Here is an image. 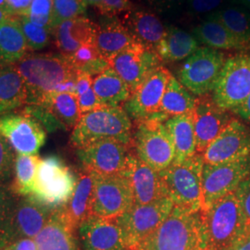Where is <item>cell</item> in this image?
Returning <instances> with one entry per match:
<instances>
[{
    "label": "cell",
    "mask_w": 250,
    "mask_h": 250,
    "mask_svg": "<svg viewBox=\"0 0 250 250\" xmlns=\"http://www.w3.org/2000/svg\"><path fill=\"white\" fill-rule=\"evenodd\" d=\"M123 175L129 179L135 205H145L169 197L160 172L152 169L132 152Z\"/></svg>",
    "instance_id": "cell-19"
},
{
    "label": "cell",
    "mask_w": 250,
    "mask_h": 250,
    "mask_svg": "<svg viewBox=\"0 0 250 250\" xmlns=\"http://www.w3.org/2000/svg\"><path fill=\"white\" fill-rule=\"evenodd\" d=\"M228 250H250V233Z\"/></svg>",
    "instance_id": "cell-52"
},
{
    "label": "cell",
    "mask_w": 250,
    "mask_h": 250,
    "mask_svg": "<svg viewBox=\"0 0 250 250\" xmlns=\"http://www.w3.org/2000/svg\"><path fill=\"white\" fill-rule=\"evenodd\" d=\"M10 16H12V15H9V14H7L5 11H3L2 9H0V21H4V20L9 18Z\"/></svg>",
    "instance_id": "cell-56"
},
{
    "label": "cell",
    "mask_w": 250,
    "mask_h": 250,
    "mask_svg": "<svg viewBox=\"0 0 250 250\" xmlns=\"http://www.w3.org/2000/svg\"><path fill=\"white\" fill-rule=\"evenodd\" d=\"M77 97H78V104L80 108L81 115L102 107V104L98 99L95 91L93 89V86L83 95L77 96Z\"/></svg>",
    "instance_id": "cell-47"
},
{
    "label": "cell",
    "mask_w": 250,
    "mask_h": 250,
    "mask_svg": "<svg viewBox=\"0 0 250 250\" xmlns=\"http://www.w3.org/2000/svg\"><path fill=\"white\" fill-rule=\"evenodd\" d=\"M234 194L239 200L246 226L250 233V174L234 190Z\"/></svg>",
    "instance_id": "cell-43"
},
{
    "label": "cell",
    "mask_w": 250,
    "mask_h": 250,
    "mask_svg": "<svg viewBox=\"0 0 250 250\" xmlns=\"http://www.w3.org/2000/svg\"><path fill=\"white\" fill-rule=\"evenodd\" d=\"M218 20L243 45L250 46V10L229 4L208 15Z\"/></svg>",
    "instance_id": "cell-35"
},
{
    "label": "cell",
    "mask_w": 250,
    "mask_h": 250,
    "mask_svg": "<svg viewBox=\"0 0 250 250\" xmlns=\"http://www.w3.org/2000/svg\"><path fill=\"white\" fill-rule=\"evenodd\" d=\"M0 9H2L3 11H5L7 14L11 15L7 0H0Z\"/></svg>",
    "instance_id": "cell-54"
},
{
    "label": "cell",
    "mask_w": 250,
    "mask_h": 250,
    "mask_svg": "<svg viewBox=\"0 0 250 250\" xmlns=\"http://www.w3.org/2000/svg\"><path fill=\"white\" fill-rule=\"evenodd\" d=\"M1 250H37V246L34 239L24 238L9 244Z\"/></svg>",
    "instance_id": "cell-50"
},
{
    "label": "cell",
    "mask_w": 250,
    "mask_h": 250,
    "mask_svg": "<svg viewBox=\"0 0 250 250\" xmlns=\"http://www.w3.org/2000/svg\"><path fill=\"white\" fill-rule=\"evenodd\" d=\"M233 113L237 114L238 116L242 118L245 122L249 123L250 125V94L248 99L244 101L240 107H237L232 111Z\"/></svg>",
    "instance_id": "cell-51"
},
{
    "label": "cell",
    "mask_w": 250,
    "mask_h": 250,
    "mask_svg": "<svg viewBox=\"0 0 250 250\" xmlns=\"http://www.w3.org/2000/svg\"><path fill=\"white\" fill-rule=\"evenodd\" d=\"M197 99L173 75L170 74L164 95L161 99L159 112L169 119L192 112Z\"/></svg>",
    "instance_id": "cell-34"
},
{
    "label": "cell",
    "mask_w": 250,
    "mask_h": 250,
    "mask_svg": "<svg viewBox=\"0 0 250 250\" xmlns=\"http://www.w3.org/2000/svg\"><path fill=\"white\" fill-rule=\"evenodd\" d=\"M170 72L161 66L144 81L131 94L124 105L128 116L139 123L159 112Z\"/></svg>",
    "instance_id": "cell-17"
},
{
    "label": "cell",
    "mask_w": 250,
    "mask_h": 250,
    "mask_svg": "<svg viewBox=\"0 0 250 250\" xmlns=\"http://www.w3.org/2000/svg\"><path fill=\"white\" fill-rule=\"evenodd\" d=\"M24 81L27 106L37 105L42 99L77 77V72L62 54L26 55L14 64Z\"/></svg>",
    "instance_id": "cell-1"
},
{
    "label": "cell",
    "mask_w": 250,
    "mask_h": 250,
    "mask_svg": "<svg viewBox=\"0 0 250 250\" xmlns=\"http://www.w3.org/2000/svg\"><path fill=\"white\" fill-rule=\"evenodd\" d=\"M133 125L124 107L102 106L82 114L73 128L71 143L77 149L100 140L112 139L134 146Z\"/></svg>",
    "instance_id": "cell-4"
},
{
    "label": "cell",
    "mask_w": 250,
    "mask_h": 250,
    "mask_svg": "<svg viewBox=\"0 0 250 250\" xmlns=\"http://www.w3.org/2000/svg\"><path fill=\"white\" fill-rule=\"evenodd\" d=\"M225 61L224 52L208 46L199 47L181 67L179 82L196 96L208 95L214 89Z\"/></svg>",
    "instance_id": "cell-12"
},
{
    "label": "cell",
    "mask_w": 250,
    "mask_h": 250,
    "mask_svg": "<svg viewBox=\"0 0 250 250\" xmlns=\"http://www.w3.org/2000/svg\"><path fill=\"white\" fill-rule=\"evenodd\" d=\"M93 187V176L91 172L85 170V172L79 176L75 191L70 201L61 208L66 220L75 230L92 215Z\"/></svg>",
    "instance_id": "cell-29"
},
{
    "label": "cell",
    "mask_w": 250,
    "mask_h": 250,
    "mask_svg": "<svg viewBox=\"0 0 250 250\" xmlns=\"http://www.w3.org/2000/svg\"><path fill=\"white\" fill-rule=\"evenodd\" d=\"M167 120L157 112L147 120L136 123L133 138L136 156L159 172L175 161V148L164 125Z\"/></svg>",
    "instance_id": "cell-6"
},
{
    "label": "cell",
    "mask_w": 250,
    "mask_h": 250,
    "mask_svg": "<svg viewBox=\"0 0 250 250\" xmlns=\"http://www.w3.org/2000/svg\"><path fill=\"white\" fill-rule=\"evenodd\" d=\"M250 156V130L237 120H232L202 153L204 163L209 165L238 161Z\"/></svg>",
    "instance_id": "cell-18"
},
{
    "label": "cell",
    "mask_w": 250,
    "mask_h": 250,
    "mask_svg": "<svg viewBox=\"0 0 250 250\" xmlns=\"http://www.w3.org/2000/svg\"><path fill=\"white\" fill-rule=\"evenodd\" d=\"M26 38L28 48L39 50L49 44V35L51 33L45 27L38 26L33 23L27 16H17Z\"/></svg>",
    "instance_id": "cell-39"
},
{
    "label": "cell",
    "mask_w": 250,
    "mask_h": 250,
    "mask_svg": "<svg viewBox=\"0 0 250 250\" xmlns=\"http://www.w3.org/2000/svg\"><path fill=\"white\" fill-rule=\"evenodd\" d=\"M91 174L94 183L92 215L116 219L134 205L133 190L126 176L96 172Z\"/></svg>",
    "instance_id": "cell-11"
},
{
    "label": "cell",
    "mask_w": 250,
    "mask_h": 250,
    "mask_svg": "<svg viewBox=\"0 0 250 250\" xmlns=\"http://www.w3.org/2000/svg\"><path fill=\"white\" fill-rule=\"evenodd\" d=\"M250 94V55L237 54L226 59L212 91L218 107L233 111Z\"/></svg>",
    "instance_id": "cell-9"
},
{
    "label": "cell",
    "mask_w": 250,
    "mask_h": 250,
    "mask_svg": "<svg viewBox=\"0 0 250 250\" xmlns=\"http://www.w3.org/2000/svg\"><path fill=\"white\" fill-rule=\"evenodd\" d=\"M40 159L35 155L18 154L14 161L15 192L22 197L33 196Z\"/></svg>",
    "instance_id": "cell-36"
},
{
    "label": "cell",
    "mask_w": 250,
    "mask_h": 250,
    "mask_svg": "<svg viewBox=\"0 0 250 250\" xmlns=\"http://www.w3.org/2000/svg\"><path fill=\"white\" fill-rule=\"evenodd\" d=\"M97 25L95 45L108 62L134 42L126 26L115 16H106Z\"/></svg>",
    "instance_id": "cell-25"
},
{
    "label": "cell",
    "mask_w": 250,
    "mask_h": 250,
    "mask_svg": "<svg viewBox=\"0 0 250 250\" xmlns=\"http://www.w3.org/2000/svg\"><path fill=\"white\" fill-rule=\"evenodd\" d=\"M93 86V77L88 74L77 72L76 77V95L80 96Z\"/></svg>",
    "instance_id": "cell-49"
},
{
    "label": "cell",
    "mask_w": 250,
    "mask_h": 250,
    "mask_svg": "<svg viewBox=\"0 0 250 250\" xmlns=\"http://www.w3.org/2000/svg\"><path fill=\"white\" fill-rule=\"evenodd\" d=\"M12 16H27L33 0H7Z\"/></svg>",
    "instance_id": "cell-48"
},
{
    "label": "cell",
    "mask_w": 250,
    "mask_h": 250,
    "mask_svg": "<svg viewBox=\"0 0 250 250\" xmlns=\"http://www.w3.org/2000/svg\"><path fill=\"white\" fill-rule=\"evenodd\" d=\"M3 66V64H2V62H1V61H0V68Z\"/></svg>",
    "instance_id": "cell-57"
},
{
    "label": "cell",
    "mask_w": 250,
    "mask_h": 250,
    "mask_svg": "<svg viewBox=\"0 0 250 250\" xmlns=\"http://www.w3.org/2000/svg\"><path fill=\"white\" fill-rule=\"evenodd\" d=\"M101 1L102 0H84V2L87 4V6L90 5V6H94V7H97V8H99L100 6Z\"/></svg>",
    "instance_id": "cell-55"
},
{
    "label": "cell",
    "mask_w": 250,
    "mask_h": 250,
    "mask_svg": "<svg viewBox=\"0 0 250 250\" xmlns=\"http://www.w3.org/2000/svg\"><path fill=\"white\" fill-rule=\"evenodd\" d=\"M52 9L53 0H33L27 17L36 25L45 27L51 31Z\"/></svg>",
    "instance_id": "cell-40"
},
{
    "label": "cell",
    "mask_w": 250,
    "mask_h": 250,
    "mask_svg": "<svg viewBox=\"0 0 250 250\" xmlns=\"http://www.w3.org/2000/svg\"><path fill=\"white\" fill-rule=\"evenodd\" d=\"M98 25L85 17L72 19L55 27L52 32L61 54L68 57L86 45H95Z\"/></svg>",
    "instance_id": "cell-22"
},
{
    "label": "cell",
    "mask_w": 250,
    "mask_h": 250,
    "mask_svg": "<svg viewBox=\"0 0 250 250\" xmlns=\"http://www.w3.org/2000/svg\"><path fill=\"white\" fill-rule=\"evenodd\" d=\"M36 106L45 108L62 125L64 130L74 128L80 120L78 97L74 93H50Z\"/></svg>",
    "instance_id": "cell-33"
},
{
    "label": "cell",
    "mask_w": 250,
    "mask_h": 250,
    "mask_svg": "<svg viewBox=\"0 0 250 250\" xmlns=\"http://www.w3.org/2000/svg\"><path fill=\"white\" fill-rule=\"evenodd\" d=\"M134 250H206L201 211L173 207L161 226Z\"/></svg>",
    "instance_id": "cell-2"
},
{
    "label": "cell",
    "mask_w": 250,
    "mask_h": 250,
    "mask_svg": "<svg viewBox=\"0 0 250 250\" xmlns=\"http://www.w3.org/2000/svg\"><path fill=\"white\" fill-rule=\"evenodd\" d=\"M52 212L32 196L16 200L0 230V250L21 239L36 238Z\"/></svg>",
    "instance_id": "cell-10"
},
{
    "label": "cell",
    "mask_w": 250,
    "mask_h": 250,
    "mask_svg": "<svg viewBox=\"0 0 250 250\" xmlns=\"http://www.w3.org/2000/svg\"><path fill=\"white\" fill-rule=\"evenodd\" d=\"M15 202L13 193L4 183H0V230L6 223Z\"/></svg>",
    "instance_id": "cell-45"
},
{
    "label": "cell",
    "mask_w": 250,
    "mask_h": 250,
    "mask_svg": "<svg viewBox=\"0 0 250 250\" xmlns=\"http://www.w3.org/2000/svg\"><path fill=\"white\" fill-rule=\"evenodd\" d=\"M173 207L170 197H164L149 204H134L116 218L127 250H134L139 243L159 228L170 214Z\"/></svg>",
    "instance_id": "cell-8"
},
{
    "label": "cell",
    "mask_w": 250,
    "mask_h": 250,
    "mask_svg": "<svg viewBox=\"0 0 250 250\" xmlns=\"http://www.w3.org/2000/svg\"><path fill=\"white\" fill-rule=\"evenodd\" d=\"M98 9L105 16H115L122 12H129L133 8L130 0H102Z\"/></svg>",
    "instance_id": "cell-44"
},
{
    "label": "cell",
    "mask_w": 250,
    "mask_h": 250,
    "mask_svg": "<svg viewBox=\"0 0 250 250\" xmlns=\"http://www.w3.org/2000/svg\"><path fill=\"white\" fill-rule=\"evenodd\" d=\"M232 4L240 6L243 8L250 9V0H229Z\"/></svg>",
    "instance_id": "cell-53"
},
{
    "label": "cell",
    "mask_w": 250,
    "mask_h": 250,
    "mask_svg": "<svg viewBox=\"0 0 250 250\" xmlns=\"http://www.w3.org/2000/svg\"><path fill=\"white\" fill-rule=\"evenodd\" d=\"M78 229L83 250H128L115 219L91 215Z\"/></svg>",
    "instance_id": "cell-21"
},
{
    "label": "cell",
    "mask_w": 250,
    "mask_h": 250,
    "mask_svg": "<svg viewBox=\"0 0 250 250\" xmlns=\"http://www.w3.org/2000/svg\"><path fill=\"white\" fill-rule=\"evenodd\" d=\"M198 44L191 34L177 27L169 26L155 51L162 62H177L195 53L199 48Z\"/></svg>",
    "instance_id": "cell-27"
},
{
    "label": "cell",
    "mask_w": 250,
    "mask_h": 250,
    "mask_svg": "<svg viewBox=\"0 0 250 250\" xmlns=\"http://www.w3.org/2000/svg\"><path fill=\"white\" fill-rule=\"evenodd\" d=\"M27 102L24 81L15 65L0 68V116L8 114Z\"/></svg>",
    "instance_id": "cell-30"
},
{
    "label": "cell",
    "mask_w": 250,
    "mask_h": 250,
    "mask_svg": "<svg viewBox=\"0 0 250 250\" xmlns=\"http://www.w3.org/2000/svg\"><path fill=\"white\" fill-rule=\"evenodd\" d=\"M226 0H187L186 8L191 17H201L216 12L224 7Z\"/></svg>",
    "instance_id": "cell-41"
},
{
    "label": "cell",
    "mask_w": 250,
    "mask_h": 250,
    "mask_svg": "<svg viewBox=\"0 0 250 250\" xmlns=\"http://www.w3.org/2000/svg\"><path fill=\"white\" fill-rule=\"evenodd\" d=\"M125 26L135 43L155 50L165 35L166 27L150 10L132 9L126 16Z\"/></svg>",
    "instance_id": "cell-24"
},
{
    "label": "cell",
    "mask_w": 250,
    "mask_h": 250,
    "mask_svg": "<svg viewBox=\"0 0 250 250\" xmlns=\"http://www.w3.org/2000/svg\"><path fill=\"white\" fill-rule=\"evenodd\" d=\"M203 167L202 154L197 153L160 171L174 207L194 212L203 209Z\"/></svg>",
    "instance_id": "cell-5"
},
{
    "label": "cell",
    "mask_w": 250,
    "mask_h": 250,
    "mask_svg": "<svg viewBox=\"0 0 250 250\" xmlns=\"http://www.w3.org/2000/svg\"><path fill=\"white\" fill-rule=\"evenodd\" d=\"M14 169V157L12 146L0 134V183H6Z\"/></svg>",
    "instance_id": "cell-42"
},
{
    "label": "cell",
    "mask_w": 250,
    "mask_h": 250,
    "mask_svg": "<svg viewBox=\"0 0 250 250\" xmlns=\"http://www.w3.org/2000/svg\"><path fill=\"white\" fill-rule=\"evenodd\" d=\"M164 125L175 148L174 162L185 161L197 154V138L193 111L170 117L164 123Z\"/></svg>",
    "instance_id": "cell-26"
},
{
    "label": "cell",
    "mask_w": 250,
    "mask_h": 250,
    "mask_svg": "<svg viewBox=\"0 0 250 250\" xmlns=\"http://www.w3.org/2000/svg\"><path fill=\"white\" fill-rule=\"evenodd\" d=\"M197 138V151L202 154L229 125L232 118L227 110L218 107L212 97L197 98L193 110Z\"/></svg>",
    "instance_id": "cell-20"
},
{
    "label": "cell",
    "mask_w": 250,
    "mask_h": 250,
    "mask_svg": "<svg viewBox=\"0 0 250 250\" xmlns=\"http://www.w3.org/2000/svg\"><path fill=\"white\" fill-rule=\"evenodd\" d=\"M109 66L125 81L133 93L152 72L162 66L155 50L133 42L109 62Z\"/></svg>",
    "instance_id": "cell-15"
},
{
    "label": "cell",
    "mask_w": 250,
    "mask_h": 250,
    "mask_svg": "<svg viewBox=\"0 0 250 250\" xmlns=\"http://www.w3.org/2000/svg\"><path fill=\"white\" fill-rule=\"evenodd\" d=\"M250 174V156L238 161L216 165L204 163L202 172V210L233 192Z\"/></svg>",
    "instance_id": "cell-13"
},
{
    "label": "cell",
    "mask_w": 250,
    "mask_h": 250,
    "mask_svg": "<svg viewBox=\"0 0 250 250\" xmlns=\"http://www.w3.org/2000/svg\"><path fill=\"white\" fill-rule=\"evenodd\" d=\"M74 231L75 229L68 223L62 208L53 210L35 238L37 250H80Z\"/></svg>",
    "instance_id": "cell-23"
},
{
    "label": "cell",
    "mask_w": 250,
    "mask_h": 250,
    "mask_svg": "<svg viewBox=\"0 0 250 250\" xmlns=\"http://www.w3.org/2000/svg\"><path fill=\"white\" fill-rule=\"evenodd\" d=\"M192 36L197 39L198 43L217 50L248 49L226 27L211 16L206 17L202 22L194 27L192 29Z\"/></svg>",
    "instance_id": "cell-31"
},
{
    "label": "cell",
    "mask_w": 250,
    "mask_h": 250,
    "mask_svg": "<svg viewBox=\"0 0 250 250\" xmlns=\"http://www.w3.org/2000/svg\"><path fill=\"white\" fill-rule=\"evenodd\" d=\"M77 72L98 76L109 68V62L99 54L96 45H86L67 57Z\"/></svg>",
    "instance_id": "cell-37"
},
{
    "label": "cell",
    "mask_w": 250,
    "mask_h": 250,
    "mask_svg": "<svg viewBox=\"0 0 250 250\" xmlns=\"http://www.w3.org/2000/svg\"><path fill=\"white\" fill-rule=\"evenodd\" d=\"M87 4L84 0H53L51 14V32L63 21L81 17L86 11Z\"/></svg>",
    "instance_id": "cell-38"
},
{
    "label": "cell",
    "mask_w": 250,
    "mask_h": 250,
    "mask_svg": "<svg viewBox=\"0 0 250 250\" xmlns=\"http://www.w3.org/2000/svg\"><path fill=\"white\" fill-rule=\"evenodd\" d=\"M206 250H228L250 234L234 191L201 211Z\"/></svg>",
    "instance_id": "cell-3"
},
{
    "label": "cell",
    "mask_w": 250,
    "mask_h": 250,
    "mask_svg": "<svg viewBox=\"0 0 250 250\" xmlns=\"http://www.w3.org/2000/svg\"><path fill=\"white\" fill-rule=\"evenodd\" d=\"M26 38L17 16L0 21V61L5 65H14L26 56Z\"/></svg>",
    "instance_id": "cell-28"
},
{
    "label": "cell",
    "mask_w": 250,
    "mask_h": 250,
    "mask_svg": "<svg viewBox=\"0 0 250 250\" xmlns=\"http://www.w3.org/2000/svg\"><path fill=\"white\" fill-rule=\"evenodd\" d=\"M0 134L15 151L22 155H36L46 138L43 125L23 111L0 116Z\"/></svg>",
    "instance_id": "cell-16"
},
{
    "label": "cell",
    "mask_w": 250,
    "mask_h": 250,
    "mask_svg": "<svg viewBox=\"0 0 250 250\" xmlns=\"http://www.w3.org/2000/svg\"><path fill=\"white\" fill-rule=\"evenodd\" d=\"M77 183L78 178L62 159L48 156L39 161L32 197L51 210H56L70 201Z\"/></svg>",
    "instance_id": "cell-7"
},
{
    "label": "cell",
    "mask_w": 250,
    "mask_h": 250,
    "mask_svg": "<svg viewBox=\"0 0 250 250\" xmlns=\"http://www.w3.org/2000/svg\"><path fill=\"white\" fill-rule=\"evenodd\" d=\"M153 9L161 14L175 15L179 13L187 0H146Z\"/></svg>",
    "instance_id": "cell-46"
},
{
    "label": "cell",
    "mask_w": 250,
    "mask_h": 250,
    "mask_svg": "<svg viewBox=\"0 0 250 250\" xmlns=\"http://www.w3.org/2000/svg\"><path fill=\"white\" fill-rule=\"evenodd\" d=\"M132 146L106 139L77 148V156L87 171L99 174H123L132 154Z\"/></svg>",
    "instance_id": "cell-14"
},
{
    "label": "cell",
    "mask_w": 250,
    "mask_h": 250,
    "mask_svg": "<svg viewBox=\"0 0 250 250\" xmlns=\"http://www.w3.org/2000/svg\"><path fill=\"white\" fill-rule=\"evenodd\" d=\"M93 89L102 106L121 107L131 97V89L111 67L93 79Z\"/></svg>",
    "instance_id": "cell-32"
}]
</instances>
